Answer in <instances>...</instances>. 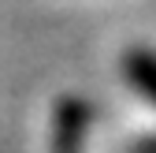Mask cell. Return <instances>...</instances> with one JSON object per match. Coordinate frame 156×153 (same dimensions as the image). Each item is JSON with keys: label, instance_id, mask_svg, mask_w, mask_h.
<instances>
[{"label": "cell", "instance_id": "3957f363", "mask_svg": "<svg viewBox=\"0 0 156 153\" xmlns=\"http://www.w3.org/2000/svg\"><path fill=\"white\" fill-rule=\"evenodd\" d=\"M130 153H156V135H152V138H141V142H134Z\"/></svg>", "mask_w": 156, "mask_h": 153}, {"label": "cell", "instance_id": "7a4b0ae2", "mask_svg": "<svg viewBox=\"0 0 156 153\" xmlns=\"http://www.w3.org/2000/svg\"><path fill=\"white\" fill-rule=\"evenodd\" d=\"M123 71L130 86L141 93L145 101L156 105V49H145V45H134L126 56H123Z\"/></svg>", "mask_w": 156, "mask_h": 153}, {"label": "cell", "instance_id": "6da1fadb", "mask_svg": "<svg viewBox=\"0 0 156 153\" xmlns=\"http://www.w3.org/2000/svg\"><path fill=\"white\" fill-rule=\"evenodd\" d=\"M93 123V108L82 97H63L56 105V153H82L86 146V131Z\"/></svg>", "mask_w": 156, "mask_h": 153}]
</instances>
